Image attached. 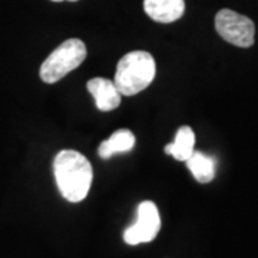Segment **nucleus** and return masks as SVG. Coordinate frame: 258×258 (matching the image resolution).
<instances>
[{
	"mask_svg": "<svg viewBox=\"0 0 258 258\" xmlns=\"http://www.w3.org/2000/svg\"><path fill=\"white\" fill-rule=\"evenodd\" d=\"M89 93L96 102V108L102 112L116 109L120 105V92L115 86L113 81L105 78H93L86 85Z\"/></svg>",
	"mask_w": 258,
	"mask_h": 258,
	"instance_id": "423d86ee",
	"label": "nucleus"
},
{
	"mask_svg": "<svg viewBox=\"0 0 258 258\" xmlns=\"http://www.w3.org/2000/svg\"><path fill=\"white\" fill-rule=\"evenodd\" d=\"M134 147H135V135L129 129H118L99 145L98 154L102 159H109L116 154L129 152Z\"/></svg>",
	"mask_w": 258,
	"mask_h": 258,
	"instance_id": "6e6552de",
	"label": "nucleus"
},
{
	"mask_svg": "<svg viewBox=\"0 0 258 258\" xmlns=\"http://www.w3.org/2000/svg\"><path fill=\"white\" fill-rule=\"evenodd\" d=\"M144 10L158 23H172L182 18L184 0H144Z\"/></svg>",
	"mask_w": 258,
	"mask_h": 258,
	"instance_id": "0eeeda50",
	"label": "nucleus"
},
{
	"mask_svg": "<svg viewBox=\"0 0 258 258\" xmlns=\"http://www.w3.org/2000/svg\"><path fill=\"white\" fill-rule=\"evenodd\" d=\"M52 2H63V0H52ZM68 2H78V0H68Z\"/></svg>",
	"mask_w": 258,
	"mask_h": 258,
	"instance_id": "9b49d317",
	"label": "nucleus"
},
{
	"mask_svg": "<svg viewBox=\"0 0 258 258\" xmlns=\"http://www.w3.org/2000/svg\"><path fill=\"white\" fill-rule=\"evenodd\" d=\"M86 59V46L81 39H68L47 56L40 66V79L45 83H56L75 71Z\"/></svg>",
	"mask_w": 258,
	"mask_h": 258,
	"instance_id": "7ed1b4c3",
	"label": "nucleus"
},
{
	"mask_svg": "<svg viewBox=\"0 0 258 258\" xmlns=\"http://www.w3.org/2000/svg\"><path fill=\"white\" fill-rule=\"evenodd\" d=\"M157 64L149 52L134 50L120 57L113 83L120 95L134 96L142 92L155 79Z\"/></svg>",
	"mask_w": 258,
	"mask_h": 258,
	"instance_id": "f03ea898",
	"label": "nucleus"
},
{
	"mask_svg": "<svg viewBox=\"0 0 258 258\" xmlns=\"http://www.w3.org/2000/svg\"><path fill=\"white\" fill-rule=\"evenodd\" d=\"M188 169L192 172L194 178L201 182V184H208L211 182L215 176V162L211 157L205 155L200 151H194L192 155L186 161Z\"/></svg>",
	"mask_w": 258,
	"mask_h": 258,
	"instance_id": "9d476101",
	"label": "nucleus"
},
{
	"mask_svg": "<svg viewBox=\"0 0 258 258\" xmlns=\"http://www.w3.org/2000/svg\"><path fill=\"white\" fill-rule=\"evenodd\" d=\"M161 230V217L157 205L152 201H144L138 205L137 221L123 232V240L129 245H138L155 240Z\"/></svg>",
	"mask_w": 258,
	"mask_h": 258,
	"instance_id": "39448f33",
	"label": "nucleus"
},
{
	"mask_svg": "<svg viewBox=\"0 0 258 258\" xmlns=\"http://www.w3.org/2000/svg\"><path fill=\"white\" fill-rule=\"evenodd\" d=\"M195 147V134L189 126H181L176 132L174 142L165 147V154L174 157L176 161H186L192 155Z\"/></svg>",
	"mask_w": 258,
	"mask_h": 258,
	"instance_id": "1a4fd4ad",
	"label": "nucleus"
},
{
	"mask_svg": "<svg viewBox=\"0 0 258 258\" xmlns=\"http://www.w3.org/2000/svg\"><path fill=\"white\" fill-rule=\"evenodd\" d=\"M217 33L231 45L249 47L255 40V25L244 15L230 9H222L215 16Z\"/></svg>",
	"mask_w": 258,
	"mask_h": 258,
	"instance_id": "20e7f679",
	"label": "nucleus"
},
{
	"mask_svg": "<svg viewBox=\"0 0 258 258\" xmlns=\"http://www.w3.org/2000/svg\"><path fill=\"white\" fill-rule=\"evenodd\" d=\"M53 172L59 192L69 203H81L86 198L93 179L89 159L74 149H63L53 161Z\"/></svg>",
	"mask_w": 258,
	"mask_h": 258,
	"instance_id": "f257e3e1",
	"label": "nucleus"
}]
</instances>
